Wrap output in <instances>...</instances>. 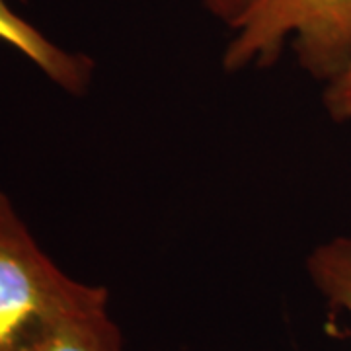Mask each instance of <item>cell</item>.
Returning <instances> with one entry per match:
<instances>
[{"label":"cell","instance_id":"1","mask_svg":"<svg viewBox=\"0 0 351 351\" xmlns=\"http://www.w3.org/2000/svg\"><path fill=\"white\" fill-rule=\"evenodd\" d=\"M101 289L66 276L0 191V351H38L66 314Z\"/></svg>","mask_w":351,"mask_h":351},{"label":"cell","instance_id":"6","mask_svg":"<svg viewBox=\"0 0 351 351\" xmlns=\"http://www.w3.org/2000/svg\"><path fill=\"white\" fill-rule=\"evenodd\" d=\"M324 106L332 119L351 121V63L326 82Z\"/></svg>","mask_w":351,"mask_h":351},{"label":"cell","instance_id":"7","mask_svg":"<svg viewBox=\"0 0 351 351\" xmlns=\"http://www.w3.org/2000/svg\"><path fill=\"white\" fill-rule=\"evenodd\" d=\"M250 2L252 0H203L205 8L213 14L215 18L225 22L230 29L237 25V22L248 10Z\"/></svg>","mask_w":351,"mask_h":351},{"label":"cell","instance_id":"4","mask_svg":"<svg viewBox=\"0 0 351 351\" xmlns=\"http://www.w3.org/2000/svg\"><path fill=\"white\" fill-rule=\"evenodd\" d=\"M106 289L66 314L38 351H123V338L108 308Z\"/></svg>","mask_w":351,"mask_h":351},{"label":"cell","instance_id":"3","mask_svg":"<svg viewBox=\"0 0 351 351\" xmlns=\"http://www.w3.org/2000/svg\"><path fill=\"white\" fill-rule=\"evenodd\" d=\"M0 41L22 53L49 80L71 94H82L90 84L94 63L86 55L61 49L36 25L14 12L8 0H0Z\"/></svg>","mask_w":351,"mask_h":351},{"label":"cell","instance_id":"2","mask_svg":"<svg viewBox=\"0 0 351 351\" xmlns=\"http://www.w3.org/2000/svg\"><path fill=\"white\" fill-rule=\"evenodd\" d=\"M285 47L311 76L334 78L351 63V0H252L232 27L223 64L263 69Z\"/></svg>","mask_w":351,"mask_h":351},{"label":"cell","instance_id":"5","mask_svg":"<svg viewBox=\"0 0 351 351\" xmlns=\"http://www.w3.org/2000/svg\"><path fill=\"white\" fill-rule=\"evenodd\" d=\"M308 276L328 306L351 318V239L338 237L316 246L308 256Z\"/></svg>","mask_w":351,"mask_h":351}]
</instances>
